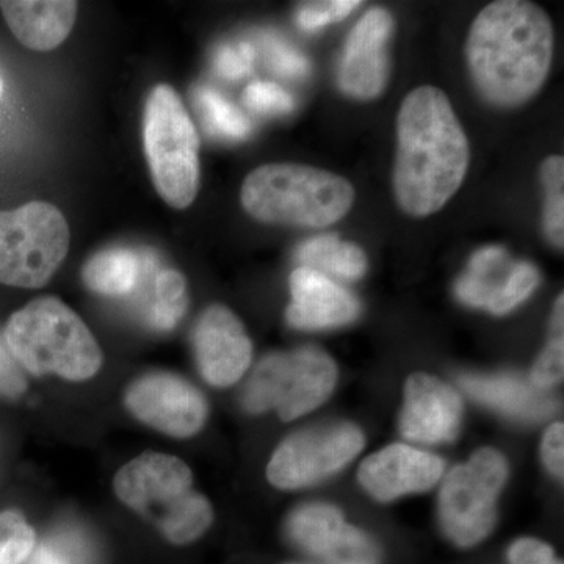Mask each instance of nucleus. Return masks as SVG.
<instances>
[{
  "label": "nucleus",
  "mask_w": 564,
  "mask_h": 564,
  "mask_svg": "<svg viewBox=\"0 0 564 564\" xmlns=\"http://www.w3.org/2000/svg\"><path fill=\"white\" fill-rule=\"evenodd\" d=\"M469 162V141L445 93L423 85L406 95L397 117L399 206L413 217L436 214L462 187Z\"/></svg>",
  "instance_id": "1"
},
{
  "label": "nucleus",
  "mask_w": 564,
  "mask_h": 564,
  "mask_svg": "<svg viewBox=\"0 0 564 564\" xmlns=\"http://www.w3.org/2000/svg\"><path fill=\"white\" fill-rule=\"evenodd\" d=\"M554 57V28L540 6L497 0L475 18L466 43L475 88L492 106L519 107L543 88Z\"/></svg>",
  "instance_id": "2"
},
{
  "label": "nucleus",
  "mask_w": 564,
  "mask_h": 564,
  "mask_svg": "<svg viewBox=\"0 0 564 564\" xmlns=\"http://www.w3.org/2000/svg\"><path fill=\"white\" fill-rule=\"evenodd\" d=\"M120 502L158 527L174 545L195 543L214 522V510L193 488L191 467L173 455L147 452L115 475Z\"/></svg>",
  "instance_id": "3"
},
{
  "label": "nucleus",
  "mask_w": 564,
  "mask_h": 564,
  "mask_svg": "<svg viewBox=\"0 0 564 564\" xmlns=\"http://www.w3.org/2000/svg\"><path fill=\"white\" fill-rule=\"evenodd\" d=\"M11 355L33 377L90 380L104 356L84 321L55 296H43L11 315L3 332Z\"/></svg>",
  "instance_id": "4"
},
{
  "label": "nucleus",
  "mask_w": 564,
  "mask_h": 564,
  "mask_svg": "<svg viewBox=\"0 0 564 564\" xmlns=\"http://www.w3.org/2000/svg\"><path fill=\"white\" fill-rule=\"evenodd\" d=\"M355 195L350 182L326 170L269 163L245 177L240 202L254 220L321 229L344 218Z\"/></svg>",
  "instance_id": "5"
},
{
  "label": "nucleus",
  "mask_w": 564,
  "mask_h": 564,
  "mask_svg": "<svg viewBox=\"0 0 564 564\" xmlns=\"http://www.w3.org/2000/svg\"><path fill=\"white\" fill-rule=\"evenodd\" d=\"M143 148L155 191L174 209H185L199 191V137L180 95L159 84L143 111Z\"/></svg>",
  "instance_id": "6"
},
{
  "label": "nucleus",
  "mask_w": 564,
  "mask_h": 564,
  "mask_svg": "<svg viewBox=\"0 0 564 564\" xmlns=\"http://www.w3.org/2000/svg\"><path fill=\"white\" fill-rule=\"evenodd\" d=\"M336 381V364L318 348L272 352L248 380L243 408L251 414L274 411L284 422L295 421L325 403Z\"/></svg>",
  "instance_id": "7"
},
{
  "label": "nucleus",
  "mask_w": 564,
  "mask_h": 564,
  "mask_svg": "<svg viewBox=\"0 0 564 564\" xmlns=\"http://www.w3.org/2000/svg\"><path fill=\"white\" fill-rule=\"evenodd\" d=\"M68 250V221L52 204L35 202L0 210V284L43 288Z\"/></svg>",
  "instance_id": "8"
},
{
  "label": "nucleus",
  "mask_w": 564,
  "mask_h": 564,
  "mask_svg": "<svg viewBox=\"0 0 564 564\" xmlns=\"http://www.w3.org/2000/svg\"><path fill=\"white\" fill-rule=\"evenodd\" d=\"M507 478V459L489 447L448 473L440 494V521L452 543L475 547L491 534L497 499Z\"/></svg>",
  "instance_id": "9"
},
{
  "label": "nucleus",
  "mask_w": 564,
  "mask_h": 564,
  "mask_svg": "<svg viewBox=\"0 0 564 564\" xmlns=\"http://www.w3.org/2000/svg\"><path fill=\"white\" fill-rule=\"evenodd\" d=\"M364 444L361 430L351 423L303 430L278 445L267 478L284 491L307 488L344 469L361 454Z\"/></svg>",
  "instance_id": "10"
},
{
  "label": "nucleus",
  "mask_w": 564,
  "mask_h": 564,
  "mask_svg": "<svg viewBox=\"0 0 564 564\" xmlns=\"http://www.w3.org/2000/svg\"><path fill=\"white\" fill-rule=\"evenodd\" d=\"M124 403L137 421L180 440L202 432L209 414L199 389L172 372L141 375L126 391Z\"/></svg>",
  "instance_id": "11"
},
{
  "label": "nucleus",
  "mask_w": 564,
  "mask_h": 564,
  "mask_svg": "<svg viewBox=\"0 0 564 564\" xmlns=\"http://www.w3.org/2000/svg\"><path fill=\"white\" fill-rule=\"evenodd\" d=\"M288 536L304 554L323 564H381V551L370 534L348 524L329 503H306L289 516Z\"/></svg>",
  "instance_id": "12"
},
{
  "label": "nucleus",
  "mask_w": 564,
  "mask_h": 564,
  "mask_svg": "<svg viewBox=\"0 0 564 564\" xmlns=\"http://www.w3.org/2000/svg\"><path fill=\"white\" fill-rule=\"evenodd\" d=\"M192 339L199 372L215 388L236 384L250 367V336L240 318L223 304H212L199 315Z\"/></svg>",
  "instance_id": "13"
},
{
  "label": "nucleus",
  "mask_w": 564,
  "mask_h": 564,
  "mask_svg": "<svg viewBox=\"0 0 564 564\" xmlns=\"http://www.w3.org/2000/svg\"><path fill=\"white\" fill-rule=\"evenodd\" d=\"M393 31L389 11H367L348 35L339 66V87L351 98H377L388 80V43Z\"/></svg>",
  "instance_id": "14"
},
{
  "label": "nucleus",
  "mask_w": 564,
  "mask_h": 564,
  "mask_svg": "<svg viewBox=\"0 0 564 564\" xmlns=\"http://www.w3.org/2000/svg\"><path fill=\"white\" fill-rule=\"evenodd\" d=\"M444 462L440 456L392 444L364 459L359 484L373 499L391 502L408 494L429 491L443 478Z\"/></svg>",
  "instance_id": "15"
},
{
  "label": "nucleus",
  "mask_w": 564,
  "mask_h": 564,
  "mask_svg": "<svg viewBox=\"0 0 564 564\" xmlns=\"http://www.w3.org/2000/svg\"><path fill=\"white\" fill-rule=\"evenodd\" d=\"M463 402L451 386L429 373H413L404 386L400 430L419 444L451 443L458 436Z\"/></svg>",
  "instance_id": "16"
},
{
  "label": "nucleus",
  "mask_w": 564,
  "mask_h": 564,
  "mask_svg": "<svg viewBox=\"0 0 564 564\" xmlns=\"http://www.w3.org/2000/svg\"><path fill=\"white\" fill-rule=\"evenodd\" d=\"M291 295L285 317L296 329L339 328L359 314V303L350 292L325 273L306 267H300L291 274Z\"/></svg>",
  "instance_id": "17"
},
{
  "label": "nucleus",
  "mask_w": 564,
  "mask_h": 564,
  "mask_svg": "<svg viewBox=\"0 0 564 564\" xmlns=\"http://www.w3.org/2000/svg\"><path fill=\"white\" fill-rule=\"evenodd\" d=\"M0 11L21 44L47 52L68 39L77 18L73 0H3Z\"/></svg>",
  "instance_id": "18"
},
{
  "label": "nucleus",
  "mask_w": 564,
  "mask_h": 564,
  "mask_svg": "<svg viewBox=\"0 0 564 564\" xmlns=\"http://www.w3.org/2000/svg\"><path fill=\"white\" fill-rule=\"evenodd\" d=\"M459 384L477 402L511 417L540 421L554 413V400L549 399L533 386L508 375H497V377L466 375L462 377Z\"/></svg>",
  "instance_id": "19"
},
{
  "label": "nucleus",
  "mask_w": 564,
  "mask_h": 564,
  "mask_svg": "<svg viewBox=\"0 0 564 564\" xmlns=\"http://www.w3.org/2000/svg\"><path fill=\"white\" fill-rule=\"evenodd\" d=\"M141 262L129 248H107L96 252L82 269V281L104 296L129 295L139 284Z\"/></svg>",
  "instance_id": "20"
},
{
  "label": "nucleus",
  "mask_w": 564,
  "mask_h": 564,
  "mask_svg": "<svg viewBox=\"0 0 564 564\" xmlns=\"http://www.w3.org/2000/svg\"><path fill=\"white\" fill-rule=\"evenodd\" d=\"M299 261L315 272L332 273L343 280H359L367 272V256L358 245L321 236L307 240L299 250Z\"/></svg>",
  "instance_id": "21"
},
{
  "label": "nucleus",
  "mask_w": 564,
  "mask_h": 564,
  "mask_svg": "<svg viewBox=\"0 0 564 564\" xmlns=\"http://www.w3.org/2000/svg\"><path fill=\"white\" fill-rule=\"evenodd\" d=\"M196 106L210 133L226 140H243L251 133V122L242 111L217 91L202 87L195 93Z\"/></svg>",
  "instance_id": "22"
},
{
  "label": "nucleus",
  "mask_w": 564,
  "mask_h": 564,
  "mask_svg": "<svg viewBox=\"0 0 564 564\" xmlns=\"http://www.w3.org/2000/svg\"><path fill=\"white\" fill-rule=\"evenodd\" d=\"M188 307L187 281L176 270H163L154 284V304H152L151 323L159 332H170Z\"/></svg>",
  "instance_id": "23"
},
{
  "label": "nucleus",
  "mask_w": 564,
  "mask_h": 564,
  "mask_svg": "<svg viewBox=\"0 0 564 564\" xmlns=\"http://www.w3.org/2000/svg\"><path fill=\"white\" fill-rule=\"evenodd\" d=\"M541 181L545 193L544 231L549 240L563 250L564 243V161L552 155L541 166Z\"/></svg>",
  "instance_id": "24"
},
{
  "label": "nucleus",
  "mask_w": 564,
  "mask_h": 564,
  "mask_svg": "<svg viewBox=\"0 0 564 564\" xmlns=\"http://www.w3.org/2000/svg\"><path fill=\"white\" fill-rule=\"evenodd\" d=\"M28 564H93L91 547L80 533L58 530L33 549Z\"/></svg>",
  "instance_id": "25"
},
{
  "label": "nucleus",
  "mask_w": 564,
  "mask_h": 564,
  "mask_svg": "<svg viewBox=\"0 0 564 564\" xmlns=\"http://www.w3.org/2000/svg\"><path fill=\"white\" fill-rule=\"evenodd\" d=\"M36 547V533L18 511L0 513V564H25Z\"/></svg>",
  "instance_id": "26"
},
{
  "label": "nucleus",
  "mask_w": 564,
  "mask_h": 564,
  "mask_svg": "<svg viewBox=\"0 0 564 564\" xmlns=\"http://www.w3.org/2000/svg\"><path fill=\"white\" fill-rule=\"evenodd\" d=\"M540 272L530 262H518L511 267L503 288L488 307L489 313L505 315L525 302L540 284Z\"/></svg>",
  "instance_id": "27"
},
{
  "label": "nucleus",
  "mask_w": 564,
  "mask_h": 564,
  "mask_svg": "<svg viewBox=\"0 0 564 564\" xmlns=\"http://www.w3.org/2000/svg\"><path fill=\"white\" fill-rule=\"evenodd\" d=\"M358 0H328V2L303 3L296 11V24L306 32L318 31L333 22L343 21L345 17L358 9Z\"/></svg>",
  "instance_id": "28"
},
{
  "label": "nucleus",
  "mask_w": 564,
  "mask_h": 564,
  "mask_svg": "<svg viewBox=\"0 0 564 564\" xmlns=\"http://www.w3.org/2000/svg\"><path fill=\"white\" fill-rule=\"evenodd\" d=\"M243 102L259 113H289L295 107L292 96L272 82H254L243 93Z\"/></svg>",
  "instance_id": "29"
},
{
  "label": "nucleus",
  "mask_w": 564,
  "mask_h": 564,
  "mask_svg": "<svg viewBox=\"0 0 564 564\" xmlns=\"http://www.w3.org/2000/svg\"><path fill=\"white\" fill-rule=\"evenodd\" d=\"M564 372V340L563 336H554L540 358L534 362L532 370V386L538 391H545L552 386L562 383Z\"/></svg>",
  "instance_id": "30"
},
{
  "label": "nucleus",
  "mask_w": 564,
  "mask_h": 564,
  "mask_svg": "<svg viewBox=\"0 0 564 564\" xmlns=\"http://www.w3.org/2000/svg\"><path fill=\"white\" fill-rule=\"evenodd\" d=\"M267 55H269V63L274 73L280 76L304 77L310 74L311 63L306 57L288 43H282L280 40H267Z\"/></svg>",
  "instance_id": "31"
},
{
  "label": "nucleus",
  "mask_w": 564,
  "mask_h": 564,
  "mask_svg": "<svg viewBox=\"0 0 564 564\" xmlns=\"http://www.w3.org/2000/svg\"><path fill=\"white\" fill-rule=\"evenodd\" d=\"M252 62H254V50L250 44L223 46L215 57V68L225 79L237 80L250 73Z\"/></svg>",
  "instance_id": "32"
},
{
  "label": "nucleus",
  "mask_w": 564,
  "mask_h": 564,
  "mask_svg": "<svg viewBox=\"0 0 564 564\" xmlns=\"http://www.w3.org/2000/svg\"><path fill=\"white\" fill-rule=\"evenodd\" d=\"M28 389L24 370L11 355L6 337L0 333V397L18 399Z\"/></svg>",
  "instance_id": "33"
},
{
  "label": "nucleus",
  "mask_w": 564,
  "mask_h": 564,
  "mask_svg": "<svg viewBox=\"0 0 564 564\" xmlns=\"http://www.w3.org/2000/svg\"><path fill=\"white\" fill-rule=\"evenodd\" d=\"M510 564H563L556 560L554 549L534 538H521L508 551Z\"/></svg>",
  "instance_id": "34"
},
{
  "label": "nucleus",
  "mask_w": 564,
  "mask_h": 564,
  "mask_svg": "<svg viewBox=\"0 0 564 564\" xmlns=\"http://www.w3.org/2000/svg\"><path fill=\"white\" fill-rule=\"evenodd\" d=\"M564 426L563 423H554L549 426L541 444V455L549 473L556 478H563L564 473Z\"/></svg>",
  "instance_id": "35"
},
{
  "label": "nucleus",
  "mask_w": 564,
  "mask_h": 564,
  "mask_svg": "<svg viewBox=\"0 0 564 564\" xmlns=\"http://www.w3.org/2000/svg\"><path fill=\"white\" fill-rule=\"evenodd\" d=\"M563 295L558 296L554 307V315H552V329H554V336H563Z\"/></svg>",
  "instance_id": "36"
},
{
  "label": "nucleus",
  "mask_w": 564,
  "mask_h": 564,
  "mask_svg": "<svg viewBox=\"0 0 564 564\" xmlns=\"http://www.w3.org/2000/svg\"><path fill=\"white\" fill-rule=\"evenodd\" d=\"M2 93H3V84H2V79H0V98H2Z\"/></svg>",
  "instance_id": "37"
},
{
  "label": "nucleus",
  "mask_w": 564,
  "mask_h": 564,
  "mask_svg": "<svg viewBox=\"0 0 564 564\" xmlns=\"http://www.w3.org/2000/svg\"><path fill=\"white\" fill-rule=\"evenodd\" d=\"M285 564H311V563H285Z\"/></svg>",
  "instance_id": "38"
}]
</instances>
